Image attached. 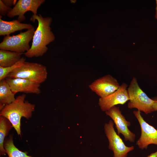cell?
Returning a JSON list of instances; mask_svg holds the SVG:
<instances>
[{
  "label": "cell",
  "mask_w": 157,
  "mask_h": 157,
  "mask_svg": "<svg viewBox=\"0 0 157 157\" xmlns=\"http://www.w3.org/2000/svg\"><path fill=\"white\" fill-rule=\"evenodd\" d=\"M35 20L38 22V26L33 37L31 46L24 53L28 58L43 56L48 49L47 45L55 39L50 27L52 21L51 17H43L40 14L33 15L30 20L35 22Z\"/></svg>",
  "instance_id": "1"
},
{
  "label": "cell",
  "mask_w": 157,
  "mask_h": 157,
  "mask_svg": "<svg viewBox=\"0 0 157 157\" xmlns=\"http://www.w3.org/2000/svg\"><path fill=\"white\" fill-rule=\"evenodd\" d=\"M26 96L23 94L18 96L14 101L0 110V116L6 117L10 121L18 135H21V118L23 117L28 119L35 110V105L25 100Z\"/></svg>",
  "instance_id": "2"
},
{
  "label": "cell",
  "mask_w": 157,
  "mask_h": 157,
  "mask_svg": "<svg viewBox=\"0 0 157 157\" xmlns=\"http://www.w3.org/2000/svg\"><path fill=\"white\" fill-rule=\"evenodd\" d=\"M127 90L129 97L127 105L129 108H136L146 114L154 112V100L149 98L141 89L136 78H132Z\"/></svg>",
  "instance_id": "3"
},
{
  "label": "cell",
  "mask_w": 157,
  "mask_h": 157,
  "mask_svg": "<svg viewBox=\"0 0 157 157\" xmlns=\"http://www.w3.org/2000/svg\"><path fill=\"white\" fill-rule=\"evenodd\" d=\"M47 75L45 66L37 63L25 61L9 73L6 78H22L40 84L46 81Z\"/></svg>",
  "instance_id": "4"
},
{
  "label": "cell",
  "mask_w": 157,
  "mask_h": 157,
  "mask_svg": "<svg viewBox=\"0 0 157 157\" xmlns=\"http://www.w3.org/2000/svg\"><path fill=\"white\" fill-rule=\"evenodd\" d=\"M35 31L34 27L16 35L5 36L0 43V49L18 53L27 51L31 47L29 43Z\"/></svg>",
  "instance_id": "5"
},
{
  "label": "cell",
  "mask_w": 157,
  "mask_h": 157,
  "mask_svg": "<svg viewBox=\"0 0 157 157\" xmlns=\"http://www.w3.org/2000/svg\"><path fill=\"white\" fill-rule=\"evenodd\" d=\"M112 120L104 125L105 133L109 142L108 148L113 153V157H127L128 153L134 149L133 146H126L116 132Z\"/></svg>",
  "instance_id": "6"
},
{
  "label": "cell",
  "mask_w": 157,
  "mask_h": 157,
  "mask_svg": "<svg viewBox=\"0 0 157 157\" xmlns=\"http://www.w3.org/2000/svg\"><path fill=\"white\" fill-rule=\"evenodd\" d=\"M133 113L138 122L141 131L140 136L136 145L142 150L147 149L150 144L157 145V130L144 120L140 111L135 110Z\"/></svg>",
  "instance_id": "7"
},
{
  "label": "cell",
  "mask_w": 157,
  "mask_h": 157,
  "mask_svg": "<svg viewBox=\"0 0 157 157\" xmlns=\"http://www.w3.org/2000/svg\"><path fill=\"white\" fill-rule=\"evenodd\" d=\"M105 113L113 120L117 129V134L119 135L120 134L122 135L126 141L134 142L135 135L129 129V127L131 126V122L126 120L119 107L114 106Z\"/></svg>",
  "instance_id": "8"
},
{
  "label": "cell",
  "mask_w": 157,
  "mask_h": 157,
  "mask_svg": "<svg viewBox=\"0 0 157 157\" xmlns=\"http://www.w3.org/2000/svg\"><path fill=\"white\" fill-rule=\"evenodd\" d=\"M120 86L116 78L108 74L95 80L89 88L100 98H103L116 91Z\"/></svg>",
  "instance_id": "9"
},
{
  "label": "cell",
  "mask_w": 157,
  "mask_h": 157,
  "mask_svg": "<svg viewBox=\"0 0 157 157\" xmlns=\"http://www.w3.org/2000/svg\"><path fill=\"white\" fill-rule=\"evenodd\" d=\"M127 85L123 83L115 91L103 98H99L98 105L101 110L106 112L117 105H123L129 100Z\"/></svg>",
  "instance_id": "10"
},
{
  "label": "cell",
  "mask_w": 157,
  "mask_h": 157,
  "mask_svg": "<svg viewBox=\"0 0 157 157\" xmlns=\"http://www.w3.org/2000/svg\"><path fill=\"white\" fill-rule=\"evenodd\" d=\"M45 0H19L16 5L8 13L7 16L13 18L18 16L17 20L20 22L24 21L25 13L28 11L32 12L34 15H37V10Z\"/></svg>",
  "instance_id": "11"
},
{
  "label": "cell",
  "mask_w": 157,
  "mask_h": 157,
  "mask_svg": "<svg viewBox=\"0 0 157 157\" xmlns=\"http://www.w3.org/2000/svg\"><path fill=\"white\" fill-rule=\"evenodd\" d=\"M15 94L19 92L38 94L41 93L40 84L20 78L6 77L5 78Z\"/></svg>",
  "instance_id": "12"
},
{
  "label": "cell",
  "mask_w": 157,
  "mask_h": 157,
  "mask_svg": "<svg viewBox=\"0 0 157 157\" xmlns=\"http://www.w3.org/2000/svg\"><path fill=\"white\" fill-rule=\"evenodd\" d=\"M30 24L21 23L18 20L7 21L0 18V35H9L12 33L24 29L27 30L33 27Z\"/></svg>",
  "instance_id": "13"
},
{
  "label": "cell",
  "mask_w": 157,
  "mask_h": 157,
  "mask_svg": "<svg viewBox=\"0 0 157 157\" xmlns=\"http://www.w3.org/2000/svg\"><path fill=\"white\" fill-rule=\"evenodd\" d=\"M15 94L5 79L0 81V110L15 99Z\"/></svg>",
  "instance_id": "14"
},
{
  "label": "cell",
  "mask_w": 157,
  "mask_h": 157,
  "mask_svg": "<svg viewBox=\"0 0 157 157\" xmlns=\"http://www.w3.org/2000/svg\"><path fill=\"white\" fill-rule=\"evenodd\" d=\"M23 53L0 49V66L7 67L12 66L21 58Z\"/></svg>",
  "instance_id": "15"
},
{
  "label": "cell",
  "mask_w": 157,
  "mask_h": 157,
  "mask_svg": "<svg viewBox=\"0 0 157 157\" xmlns=\"http://www.w3.org/2000/svg\"><path fill=\"white\" fill-rule=\"evenodd\" d=\"M13 127L10 121L6 117H0V154L5 155L6 153L4 147V139L9 131Z\"/></svg>",
  "instance_id": "16"
},
{
  "label": "cell",
  "mask_w": 157,
  "mask_h": 157,
  "mask_svg": "<svg viewBox=\"0 0 157 157\" xmlns=\"http://www.w3.org/2000/svg\"><path fill=\"white\" fill-rule=\"evenodd\" d=\"M4 147L8 157H32L27 155L26 152H23L14 145L13 135L5 141Z\"/></svg>",
  "instance_id": "17"
},
{
  "label": "cell",
  "mask_w": 157,
  "mask_h": 157,
  "mask_svg": "<svg viewBox=\"0 0 157 157\" xmlns=\"http://www.w3.org/2000/svg\"><path fill=\"white\" fill-rule=\"evenodd\" d=\"M25 58L22 57L14 65L7 67L0 66V81L5 78L7 75L13 70L22 66L25 62Z\"/></svg>",
  "instance_id": "18"
},
{
  "label": "cell",
  "mask_w": 157,
  "mask_h": 157,
  "mask_svg": "<svg viewBox=\"0 0 157 157\" xmlns=\"http://www.w3.org/2000/svg\"><path fill=\"white\" fill-rule=\"evenodd\" d=\"M11 7H9L5 5L1 0H0V17L1 18L2 16L6 15L12 10Z\"/></svg>",
  "instance_id": "19"
},
{
  "label": "cell",
  "mask_w": 157,
  "mask_h": 157,
  "mask_svg": "<svg viewBox=\"0 0 157 157\" xmlns=\"http://www.w3.org/2000/svg\"><path fill=\"white\" fill-rule=\"evenodd\" d=\"M3 3L6 6L9 7H11L12 5H15L16 4L17 1L13 0H1Z\"/></svg>",
  "instance_id": "20"
},
{
  "label": "cell",
  "mask_w": 157,
  "mask_h": 157,
  "mask_svg": "<svg viewBox=\"0 0 157 157\" xmlns=\"http://www.w3.org/2000/svg\"><path fill=\"white\" fill-rule=\"evenodd\" d=\"M154 101V111H157V97L153 99Z\"/></svg>",
  "instance_id": "21"
},
{
  "label": "cell",
  "mask_w": 157,
  "mask_h": 157,
  "mask_svg": "<svg viewBox=\"0 0 157 157\" xmlns=\"http://www.w3.org/2000/svg\"><path fill=\"white\" fill-rule=\"evenodd\" d=\"M147 157H157V151L156 152L151 153Z\"/></svg>",
  "instance_id": "22"
},
{
  "label": "cell",
  "mask_w": 157,
  "mask_h": 157,
  "mask_svg": "<svg viewBox=\"0 0 157 157\" xmlns=\"http://www.w3.org/2000/svg\"><path fill=\"white\" fill-rule=\"evenodd\" d=\"M156 14L155 15V18L156 19H157V0H156Z\"/></svg>",
  "instance_id": "23"
}]
</instances>
